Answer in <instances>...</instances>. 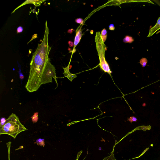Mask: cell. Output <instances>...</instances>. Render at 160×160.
Instances as JSON below:
<instances>
[{"label":"cell","mask_w":160,"mask_h":160,"mask_svg":"<svg viewBox=\"0 0 160 160\" xmlns=\"http://www.w3.org/2000/svg\"><path fill=\"white\" fill-rule=\"evenodd\" d=\"M49 29L47 21L43 39L32 54L29 75L25 88L29 92L36 91L41 85L52 82L53 78L58 85L55 68L48 57L51 47L48 44Z\"/></svg>","instance_id":"6da1fadb"},{"label":"cell","mask_w":160,"mask_h":160,"mask_svg":"<svg viewBox=\"0 0 160 160\" xmlns=\"http://www.w3.org/2000/svg\"><path fill=\"white\" fill-rule=\"evenodd\" d=\"M27 130L20 122L18 117L12 113L6 119L4 124L0 127V135L8 134L15 139L20 133Z\"/></svg>","instance_id":"7a4b0ae2"},{"label":"cell","mask_w":160,"mask_h":160,"mask_svg":"<svg viewBox=\"0 0 160 160\" xmlns=\"http://www.w3.org/2000/svg\"><path fill=\"white\" fill-rule=\"evenodd\" d=\"M95 41L99 59V65L104 72L108 73L111 76L112 72L110 70L109 65L105 58V52L107 48L103 41L99 32H96Z\"/></svg>","instance_id":"3957f363"},{"label":"cell","mask_w":160,"mask_h":160,"mask_svg":"<svg viewBox=\"0 0 160 160\" xmlns=\"http://www.w3.org/2000/svg\"><path fill=\"white\" fill-rule=\"evenodd\" d=\"M82 25H80L77 29L76 31V35L74 39L73 48V53L74 52V50L76 47L79 43L83 34L82 30Z\"/></svg>","instance_id":"277c9868"},{"label":"cell","mask_w":160,"mask_h":160,"mask_svg":"<svg viewBox=\"0 0 160 160\" xmlns=\"http://www.w3.org/2000/svg\"><path fill=\"white\" fill-rule=\"evenodd\" d=\"M45 1V0H26L20 6L17 7L12 12V13H13L17 9H18L19 8L26 4L29 3H32L33 4L34 6H35L36 7H38L40 6L41 4Z\"/></svg>","instance_id":"5b68a950"},{"label":"cell","mask_w":160,"mask_h":160,"mask_svg":"<svg viewBox=\"0 0 160 160\" xmlns=\"http://www.w3.org/2000/svg\"><path fill=\"white\" fill-rule=\"evenodd\" d=\"M160 29V17H159L158 19L156 24L152 28H151L149 31V34L148 37H150L152 36L157 31Z\"/></svg>","instance_id":"8992f818"},{"label":"cell","mask_w":160,"mask_h":160,"mask_svg":"<svg viewBox=\"0 0 160 160\" xmlns=\"http://www.w3.org/2000/svg\"><path fill=\"white\" fill-rule=\"evenodd\" d=\"M64 70L63 74L67 77L71 82L74 78L77 77L75 75L71 73L69 71V64L66 67L63 68Z\"/></svg>","instance_id":"52a82bcc"},{"label":"cell","mask_w":160,"mask_h":160,"mask_svg":"<svg viewBox=\"0 0 160 160\" xmlns=\"http://www.w3.org/2000/svg\"><path fill=\"white\" fill-rule=\"evenodd\" d=\"M115 146L113 148L112 151L111 152L110 154L107 157H105L102 160H116L114 156L113 153Z\"/></svg>","instance_id":"ba28073f"},{"label":"cell","mask_w":160,"mask_h":160,"mask_svg":"<svg viewBox=\"0 0 160 160\" xmlns=\"http://www.w3.org/2000/svg\"><path fill=\"white\" fill-rule=\"evenodd\" d=\"M123 41L125 43H131L134 41V39L132 37L127 35L123 38Z\"/></svg>","instance_id":"9c48e42d"},{"label":"cell","mask_w":160,"mask_h":160,"mask_svg":"<svg viewBox=\"0 0 160 160\" xmlns=\"http://www.w3.org/2000/svg\"><path fill=\"white\" fill-rule=\"evenodd\" d=\"M101 35L104 42L105 41L107 38V31L104 28L102 30Z\"/></svg>","instance_id":"30bf717a"},{"label":"cell","mask_w":160,"mask_h":160,"mask_svg":"<svg viewBox=\"0 0 160 160\" xmlns=\"http://www.w3.org/2000/svg\"><path fill=\"white\" fill-rule=\"evenodd\" d=\"M147 62L148 60L145 58H142L141 59L139 62V63L142 67H144L146 66Z\"/></svg>","instance_id":"8fae6325"},{"label":"cell","mask_w":160,"mask_h":160,"mask_svg":"<svg viewBox=\"0 0 160 160\" xmlns=\"http://www.w3.org/2000/svg\"><path fill=\"white\" fill-rule=\"evenodd\" d=\"M36 143L37 144L40 146H44L45 145V143L44 140L41 139H39L37 140Z\"/></svg>","instance_id":"7c38bea8"},{"label":"cell","mask_w":160,"mask_h":160,"mask_svg":"<svg viewBox=\"0 0 160 160\" xmlns=\"http://www.w3.org/2000/svg\"><path fill=\"white\" fill-rule=\"evenodd\" d=\"M18 66L19 68V78H20L22 80L24 78V76L22 73L21 72V69L20 68V65L18 63Z\"/></svg>","instance_id":"4fadbf2b"},{"label":"cell","mask_w":160,"mask_h":160,"mask_svg":"<svg viewBox=\"0 0 160 160\" xmlns=\"http://www.w3.org/2000/svg\"><path fill=\"white\" fill-rule=\"evenodd\" d=\"M128 120L132 123L133 122H136L137 120V119L136 117L134 116H132L130 117Z\"/></svg>","instance_id":"5bb4252c"},{"label":"cell","mask_w":160,"mask_h":160,"mask_svg":"<svg viewBox=\"0 0 160 160\" xmlns=\"http://www.w3.org/2000/svg\"><path fill=\"white\" fill-rule=\"evenodd\" d=\"M75 22L78 23H79L81 25L83 24V20L81 18H77L75 20Z\"/></svg>","instance_id":"9a60e30c"},{"label":"cell","mask_w":160,"mask_h":160,"mask_svg":"<svg viewBox=\"0 0 160 160\" xmlns=\"http://www.w3.org/2000/svg\"><path fill=\"white\" fill-rule=\"evenodd\" d=\"M5 118H1V122L0 123V127L2 126L5 123L6 121Z\"/></svg>","instance_id":"2e32d148"},{"label":"cell","mask_w":160,"mask_h":160,"mask_svg":"<svg viewBox=\"0 0 160 160\" xmlns=\"http://www.w3.org/2000/svg\"><path fill=\"white\" fill-rule=\"evenodd\" d=\"M23 28L21 26L18 27L17 28V33H19L22 32L23 31Z\"/></svg>","instance_id":"e0dca14e"},{"label":"cell","mask_w":160,"mask_h":160,"mask_svg":"<svg viewBox=\"0 0 160 160\" xmlns=\"http://www.w3.org/2000/svg\"><path fill=\"white\" fill-rule=\"evenodd\" d=\"M109 30H114L115 28L114 24H110L109 26Z\"/></svg>","instance_id":"ac0fdd59"},{"label":"cell","mask_w":160,"mask_h":160,"mask_svg":"<svg viewBox=\"0 0 160 160\" xmlns=\"http://www.w3.org/2000/svg\"><path fill=\"white\" fill-rule=\"evenodd\" d=\"M78 158H77V159L76 160H78Z\"/></svg>","instance_id":"d6986e66"},{"label":"cell","mask_w":160,"mask_h":160,"mask_svg":"<svg viewBox=\"0 0 160 160\" xmlns=\"http://www.w3.org/2000/svg\"><path fill=\"white\" fill-rule=\"evenodd\" d=\"M159 32H160V31Z\"/></svg>","instance_id":"ffe728a7"}]
</instances>
